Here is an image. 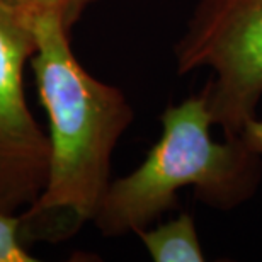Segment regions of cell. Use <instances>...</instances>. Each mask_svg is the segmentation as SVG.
Here are the masks:
<instances>
[{
  "instance_id": "obj_1",
  "label": "cell",
  "mask_w": 262,
  "mask_h": 262,
  "mask_svg": "<svg viewBox=\"0 0 262 262\" xmlns=\"http://www.w3.org/2000/svg\"><path fill=\"white\" fill-rule=\"evenodd\" d=\"M33 68L50 116V169L43 192L20 218V238L70 237L94 220L109 186L111 154L133 119L119 89L83 70L68 45L60 12H36Z\"/></svg>"
},
{
  "instance_id": "obj_2",
  "label": "cell",
  "mask_w": 262,
  "mask_h": 262,
  "mask_svg": "<svg viewBox=\"0 0 262 262\" xmlns=\"http://www.w3.org/2000/svg\"><path fill=\"white\" fill-rule=\"evenodd\" d=\"M204 91L167 107L162 136L145 162L129 176L109 182L96 211L104 235L146 228L151 220L177 206V191L192 187L198 199L216 209L249 201L262 177V160L240 136L216 141Z\"/></svg>"
},
{
  "instance_id": "obj_3",
  "label": "cell",
  "mask_w": 262,
  "mask_h": 262,
  "mask_svg": "<svg viewBox=\"0 0 262 262\" xmlns=\"http://www.w3.org/2000/svg\"><path fill=\"white\" fill-rule=\"evenodd\" d=\"M177 72L208 67L213 124L240 136L262 99V0H199L176 48Z\"/></svg>"
},
{
  "instance_id": "obj_4",
  "label": "cell",
  "mask_w": 262,
  "mask_h": 262,
  "mask_svg": "<svg viewBox=\"0 0 262 262\" xmlns=\"http://www.w3.org/2000/svg\"><path fill=\"white\" fill-rule=\"evenodd\" d=\"M36 12L17 0H0V211L33 204L50 169V140L28 111L23 65L36 51Z\"/></svg>"
},
{
  "instance_id": "obj_5",
  "label": "cell",
  "mask_w": 262,
  "mask_h": 262,
  "mask_svg": "<svg viewBox=\"0 0 262 262\" xmlns=\"http://www.w3.org/2000/svg\"><path fill=\"white\" fill-rule=\"evenodd\" d=\"M140 235L150 257L157 262H203L204 252L198 237L194 218L181 213L155 230L141 228Z\"/></svg>"
},
{
  "instance_id": "obj_6",
  "label": "cell",
  "mask_w": 262,
  "mask_h": 262,
  "mask_svg": "<svg viewBox=\"0 0 262 262\" xmlns=\"http://www.w3.org/2000/svg\"><path fill=\"white\" fill-rule=\"evenodd\" d=\"M20 218L10 216V213L0 211V262H29V257L19 240Z\"/></svg>"
},
{
  "instance_id": "obj_7",
  "label": "cell",
  "mask_w": 262,
  "mask_h": 262,
  "mask_svg": "<svg viewBox=\"0 0 262 262\" xmlns=\"http://www.w3.org/2000/svg\"><path fill=\"white\" fill-rule=\"evenodd\" d=\"M17 2L31 12H45V10L60 12L68 26H72L92 0H17Z\"/></svg>"
},
{
  "instance_id": "obj_8",
  "label": "cell",
  "mask_w": 262,
  "mask_h": 262,
  "mask_svg": "<svg viewBox=\"0 0 262 262\" xmlns=\"http://www.w3.org/2000/svg\"><path fill=\"white\" fill-rule=\"evenodd\" d=\"M240 138L244 140V143L249 146L250 150H254L255 154L262 155V119L252 118L245 124Z\"/></svg>"
}]
</instances>
